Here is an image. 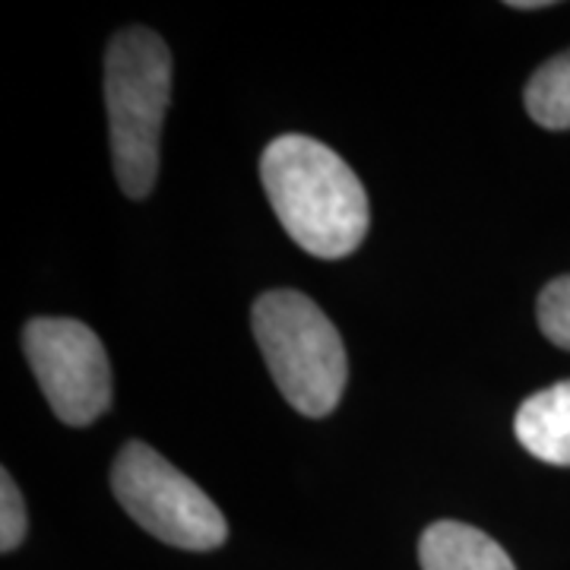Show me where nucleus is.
<instances>
[{"label":"nucleus","instance_id":"obj_3","mask_svg":"<svg viewBox=\"0 0 570 570\" xmlns=\"http://www.w3.org/2000/svg\"><path fill=\"white\" fill-rule=\"evenodd\" d=\"M250 324L285 403L307 419L330 415L343 400L348 362L324 311L295 288H276L254 302Z\"/></svg>","mask_w":570,"mask_h":570},{"label":"nucleus","instance_id":"obj_9","mask_svg":"<svg viewBox=\"0 0 570 570\" xmlns=\"http://www.w3.org/2000/svg\"><path fill=\"white\" fill-rule=\"evenodd\" d=\"M539 326L549 336V343L570 352V276H558L542 288Z\"/></svg>","mask_w":570,"mask_h":570},{"label":"nucleus","instance_id":"obj_11","mask_svg":"<svg viewBox=\"0 0 570 570\" xmlns=\"http://www.w3.org/2000/svg\"><path fill=\"white\" fill-rule=\"evenodd\" d=\"M510 7H517V10H542V7H549L546 0H513Z\"/></svg>","mask_w":570,"mask_h":570},{"label":"nucleus","instance_id":"obj_2","mask_svg":"<svg viewBox=\"0 0 570 570\" xmlns=\"http://www.w3.org/2000/svg\"><path fill=\"white\" fill-rule=\"evenodd\" d=\"M171 96V51L153 29H124L105 51V108L115 178L140 200L159 175V140Z\"/></svg>","mask_w":570,"mask_h":570},{"label":"nucleus","instance_id":"obj_4","mask_svg":"<svg viewBox=\"0 0 570 570\" xmlns=\"http://www.w3.org/2000/svg\"><path fill=\"white\" fill-rule=\"evenodd\" d=\"M111 489L118 504L165 546L213 551L228 535L213 498L142 441L124 444L111 466Z\"/></svg>","mask_w":570,"mask_h":570},{"label":"nucleus","instance_id":"obj_10","mask_svg":"<svg viewBox=\"0 0 570 570\" xmlns=\"http://www.w3.org/2000/svg\"><path fill=\"white\" fill-rule=\"evenodd\" d=\"M26 527H29V517H26L20 489L13 482V475L3 472L0 475V551L20 549L26 539Z\"/></svg>","mask_w":570,"mask_h":570},{"label":"nucleus","instance_id":"obj_7","mask_svg":"<svg viewBox=\"0 0 570 570\" xmlns=\"http://www.w3.org/2000/svg\"><path fill=\"white\" fill-rule=\"evenodd\" d=\"M419 561L422 570H517L491 535L456 520H438L422 532Z\"/></svg>","mask_w":570,"mask_h":570},{"label":"nucleus","instance_id":"obj_5","mask_svg":"<svg viewBox=\"0 0 570 570\" xmlns=\"http://www.w3.org/2000/svg\"><path fill=\"white\" fill-rule=\"evenodd\" d=\"M36 381L63 425H92L111 406V365L102 340L70 317H36L22 330Z\"/></svg>","mask_w":570,"mask_h":570},{"label":"nucleus","instance_id":"obj_6","mask_svg":"<svg viewBox=\"0 0 570 570\" xmlns=\"http://www.w3.org/2000/svg\"><path fill=\"white\" fill-rule=\"evenodd\" d=\"M513 431L535 460L549 466H570V381L532 393L517 409Z\"/></svg>","mask_w":570,"mask_h":570},{"label":"nucleus","instance_id":"obj_8","mask_svg":"<svg viewBox=\"0 0 570 570\" xmlns=\"http://www.w3.org/2000/svg\"><path fill=\"white\" fill-rule=\"evenodd\" d=\"M527 111L549 130L570 127V51L546 61L527 86Z\"/></svg>","mask_w":570,"mask_h":570},{"label":"nucleus","instance_id":"obj_1","mask_svg":"<svg viewBox=\"0 0 570 570\" xmlns=\"http://www.w3.org/2000/svg\"><path fill=\"white\" fill-rule=\"evenodd\" d=\"M261 178L288 238L321 261H340L371 225L365 184L330 146L283 134L261 156Z\"/></svg>","mask_w":570,"mask_h":570}]
</instances>
